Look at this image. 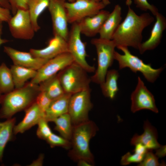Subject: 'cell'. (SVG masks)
<instances>
[{
	"label": "cell",
	"instance_id": "6da1fadb",
	"mask_svg": "<svg viewBox=\"0 0 166 166\" xmlns=\"http://www.w3.org/2000/svg\"><path fill=\"white\" fill-rule=\"evenodd\" d=\"M154 20L148 13L138 15L130 7L126 16L121 23L112 37L117 46L132 47L138 49L142 43L143 30Z\"/></svg>",
	"mask_w": 166,
	"mask_h": 166
},
{
	"label": "cell",
	"instance_id": "7a4b0ae2",
	"mask_svg": "<svg viewBox=\"0 0 166 166\" xmlns=\"http://www.w3.org/2000/svg\"><path fill=\"white\" fill-rule=\"evenodd\" d=\"M40 91L39 85L30 82L1 95L0 118H10L17 113L25 110L35 102Z\"/></svg>",
	"mask_w": 166,
	"mask_h": 166
},
{
	"label": "cell",
	"instance_id": "3957f363",
	"mask_svg": "<svg viewBox=\"0 0 166 166\" xmlns=\"http://www.w3.org/2000/svg\"><path fill=\"white\" fill-rule=\"evenodd\" d=\"M97 131L95 123L89 120L73 126L70 140L71 147L69 153L72 159L77 161L85 160L93 166L94 165V157L89 148V142Z\"/></svg>",
	"mask_w": 166,
	"mask_h": 166
},
{
	"label": "cell",
	"instance_id": "277c9868",
	"mask_svg": "<svg viewBox=\"0 0 166 166\" xmlns=\"http://www.w3.org/2000/svg\"><path fill=\"white\" fill-rule=\"evenodd\" d=\"M91 43L95 47L97 57V67L91 81L100 85L105 81L108 68L113 64L116 45L112 40L99 38L93 39Z\"/></svg>",
	"mask_w": 166,
	"mask_h": 166
},
{
	"label": "cell",
	"instance_id": "5b68a950",
	"mask_svg": "<svg viewBox=\"0 0 166 166\" xmlns=\"http://www.w3.org/2000/svg\"><path fill=\"white\" fill-rule=\"evenodd\" d=\"M87 73L74 62L60 71L57 76L65 93L72 94L90 88Z\"/></svg>",
	"mask_w": 166,
	"mask_h": 166
},
{
	"label": "cell",
	"instance_id": "8992f818",
	"mask_svg": "<svg viewBox=\"0 0 166 166\" xmlns=\"http://www.w3.org/2000/svg\"><path fill=\"white\" fill-rule=\"evenodd\" d=\"M117 47L124 53L122 54L116 51L114 52V59L118 62L120 69L128 67L135 73L140 72L147 81L151 83L156 80L162 71L163 68L155 69L150 64L144 63L138 57L132 54L128 47L118 46Z\"/></svg>",
	"mask_w": 166,
	"mask_h": 166
},
{
	"label": "cell",
	"instance_id": "52a82bcc",
	"mask_svg": "<svg viewBox=\"0 0 166 166\" xmlns=\"http://www.w3.org/2000/svg\"><path fill=\"white\" fill-rule=\"evenodd\" d=\"M90 88L71 95L68 113L73 126L89 121V113L93 107Z\"/></svg>",
	"mask_w": 166,
	"mask_h": 166
},
{
	"label": "cell",
	"instance_id": "ba28073f",
	"mask_svg": "<svg viewBox=\"0 0 166 166\" xmlns=\"http://www.w3.org/2000/svg\"><path fill=\"white\" fill-rule=\"evenodd\" d=\"M81 33L77 22L72 24L67 40L68 52L71 54L74 62L87 72H94L95 68L87 62L86 45L81 39Z\"/></svg>",
	"mask_w": 166,
	"mask_h": 166
},
{
	"label": "cell",
	"instance_id": "9c48e42d",
	"mask_svg": "<svg viewBox=\"0 0 166 166\" xmlns=\"http://www.w3.org/2000/svg\"><path fill=\"white\" fill-rule=\"evenodd\" d=\"M68 23L77 22L86 17L97 13L106 6L101 1L97 0H76L65 3Z\"/></svg>",
	"mask_w": 166,
	"mask_h": 166
},
{
	"label": "cell",
	"instance_id": "30bf717a",
	"mask_svg": "<svg viewBox=\"0 0 166 166\" xmlns=\"http://www.w3.org/2000/svg\"><path fill=\"white\" fill-rule=\"evenodd\" d=\"M12 36L17 39L29 40L36 32L27 10H18L7 22Z\"/></svg>",
	"mask_w": 166,
	"mask_h": 166
},
{
	"label": "cell",
	"instance_id": "8fae6325",
	"mask_svg": "<svg viewBox=\"0 0 166 166\" xmlns=\"http://www.w3.org/2000/svg\"><path fill=\"white\" fill-rule=\"evenodd\" d=\"M74 62L71 54L67 52L49 60L38 70L30 82L38 85L57 74L60 71Z\"/></svg>",
	"mask_w": 166,
	"mask_h": 166
},
{
	"label": "cell",
	"instance_id": "7c38bea8",
	"mask_svg": "<svg viewBox=\"0 0 166 166\" xmlns=\"http://www.w3.org/2000/svg\"><path fill=\"white\" fill-rule=\"evenodd\" d=\"M66 2V0H50L48 8L51 18L53 36H60L67 41L69 31Z\"/></svg>",
	"mask_w": 166,
	"mask_h": 166
},
{
	"label": "cell",
	"instance_id": "4fadbf2b",
	"mask_svg": "<svg viewBox=\"0 0 166 166\" xmlns=\"http://www.w3.org/2000/svg\"><path fill=\"white\" fill-rule=\"evenodd\" d=\"M131 110L132 113L144 109L156 113L158 112L153 95L139 77L136 87L131 95Z\"/></svg>",
	"mask_w": 166,
	"mask_h": 166
},
{
	"label": "cell",
	"instance_id": "5bb4252c",
	"mask_svg": "<svg viewBox=\"0 0 166 166\" xmlns=\"http://www.w3.org/2000/svg\"><path fill=\"white\" fill-rule=\"evenodd\" d=\"M4 51L14 65L37 71L49 60L34 57L30 52L20 51L8 46L4 47Z\"/></svg>",
	"mask_w": 166,
	"mask_h": 166
},
{
	"label": "cell",
	"instance_id": "9a60e30c",
	"mask_svg": "<svg viewBox=\"0 0 166 166\" xmlns=\"http://www.w3.org/2000/svg\"><path fill=\"white\" fill-rule=\"evenodd\" d=\"M29 52L34 57L49 60L68 52L67 41L60 36H53L45 47L40 49H31Z\"/></svg>",
	"mask_w": 166,
	"mask_h": 166
},
{
	"label": "cell",
	"instance_id": "2e32d148",
	"mask_svg": "<svg viewBox=\"0 0 166 166\" xmlns=\"http://www.w3.org/2000/svg\"><path fill=\"white\" fill-rule=\"evenodd\" d=\"M109 14V11L102 10L95 15L84 18L77 22L81 34L88 37H94L99 34Z\"/></svg>",
	"mask_w": 166,
	"mask_h": 166
},
{
	"label": "cell",
	"instance_id": "e0dca14e",
	"mask_svg": "<svg viewBox=\"0 0 166 166\" xmlns=\"http://www.w3.org/2000/svg\"><path fill=\"white\" fill-rule=\"evenodd\" d=\"M155 16L156 21L151 31L150 36L147 40L142 42L139 49L140 54L156 48L160 44L163 32L166 28L165 17L159 12Z\"/></svg>",
	"mask_w": 166,
	"mask_h": 166
},
{
	"label": "cell",
	"instance_id": "ac0fdd59",
	"mask_svg": "<svg viewBox=\"0 0 166 166\" xmlns=\"http://www.w3.org/2000/svg\"><path fill=\"white\" fill-rule=\"evenodd\" d=\"M45 116V113L34 102L25 110V115L22 121L14 126V134L24 133L37 124L40 120Z\"/></svg>",
	"mask_w": 166,
	"mask_h": 166
},
{
	"label": "cell",
	"instance_id": "d6986e66",
	"mask_svg": "<svg viewBox=\"0 0 166 166\" xmlns=\"http://www.w3.org/2000/svg\"><path fill=\"white\" fill-rule=\"evenodd\" d=\"M143 128L144 132L142 134H136L133 136L131 140V144L134 145L140 143L148 150L159 148L161 145L157 141V132L156 128L147 120L144 122Z\"/></svg>",
	"mask_w": 166,
	"mask_h": 166
},
{
	"label": "cell",
	"instance_id": "ffe728a7",
	"mask_svg": "<svg viewBox=\"0 0 166 166\" xmlns=\"http://www.w3.org/2000/svg\"><path fill=\"white\" fill-rule=\"evenodd\" d=\"M122 9L117 4L104 22L99 34L101 38L112 40L113 35L121 22Z\"/></svg>",
	"mask_w": 166,
	"mask_h": 166
},
{
	"label": "cell",
	"instance_id": "44dd1931",
	"mask_svg": "<svg viewBox=\"0 0 166 166\" xmlns=\"http://www.w3.org/2000/svg\"><path fill=\"white\" fill-rule=\"evenodd\" d=\"M72 94L65 93L52 100L45 113V118L48 122L64 114L68 113L69 100Z\"/></svg>",
	"mask_w": 166,
	"mask_h": 166
},
{
	"label": "cell",
	"instance_id": "7402d4cb",
	"mask_svg": "<svg viewBox=\"0 0 166 166\" xmlns=\"http://www.w3.org/2000/svg\"><path fill=\"white\" fill-rule=\"evenodd\" d=\"M119 75L118 71L113 69L108 70L104 81L100 84L102 93L106 97L113 99L119 89L117 81Z\"/></svg>",
	"mask_w": 166,
	"mask_h": 166
},
{
	"label": "cell",
	"instance_id": "603a6c76",
	"mask_svg": "<svg viewBox=\"0 0 166 166\" xmlns=\"http://www.w3.org/2000/svg\"><path fill=\"white\" fill-rule=\"evenodd\" d=\"M50 0H27V10L35 32L38 31L40 27L38 23L40 15L48 8Z\"/></svg>",
	"mask_w": 166,
	"mask_h": 166
},
{
	"label": "cell",
	"instance_id": "cb8c5ba5",
	"mask_svg": "<svg viewBox=\"0 0 166 166\" xmlns=\"http://www.w3.org/2000/svg\"><path fill=\"white\" fill-rule=\"evenodd\" d=\"M10 69L15 89L23 87L27 80L33 78L37 73V70L14 64Z\"/></svg>",
	"mask_w": 166,
	"mask_h": 166
},
{
	"label": "cell",
	"instance_id": "d4e9b609",
	"mask_svg": "<svg viewBox=\"0 0 166 166\" xmlns=\"http://www.w3.org/2000/svg\"><path fill=\"white\" fill-rule=\"evenodd\" d=\"M15 118H11L5 121L0 122V163L2 160L3 153L7 143L13 138Z\"/></svg>",
	"mask_w": 166,
	"mask_h": 166
},
{
	"label": "cell",
	"instance_id": "484cf974",
	"mask_svg": "<svg viewBox=\"0 0 166 166\" xmlns=\"http://www.w3.org/2000/svg\"><path fill=\"white\" fill-rule=\"evenodd\" d=\"M38 85L40 91L45 92L52 100L60 97L65 93L57 74Z\"/></svg>",
	"mask_w": 166,
	"mask_h": 166
},
{
	"label": "cell",
	"instance_id": "4316f807",
	"mask_svg": "<svg viewBox=\"0 0 166 166\" xmlns=\"http://www.w3.org/2000/svg\"><path fill=\"white\" fill-rule=\"evenodd\" d=\"M52 122L55 124L54 129L57 131L61 136L70 141L73 125L69 114L67 113L62 114L54 119Z\"/></svg>",
	"mask_w": 166,
	"mask_h": 166
},
{
	"label": "cell",
	"instance_id": "83f0119b",
	"mask_svg": "<svg viewBox=\"0 0 166 166\" xmlns=\"http://www.w3.org/2000/svg\"><path fill=\"white\" fill-rule=\"evenodd\" d=\"M13 79L10 70L4 63L0 65V93L5 94L14 89Z\"/></svg>",
	"mask_w": 166,
	"mask_h": 166
},
{
	"label": "cell",
	"instance_id": "f1b7e54d",
	"mask_svg": "<svg viewBox=\"0 0 166 166\" xmlns=\"http://www.w3.org/2000/svg\"><path fill=\"white\" fill-rule=\"evenodd\" d=\"M45 140L51 148L59 146L66 149H70L71 147L70 141L53 132Z\"/></svg>",
	"mask_w": 166,
	"mask_h": 166
},
{
	"label": "cell",
	"instance_id": "f546056e",
	"mask_svg": "<svg viewBox=\"0 0 166 166\" xmlns=\"http://www.w3.org/2000/svg\"><path fill=\"white\" fill-rule=\"evenodd\" d=\"M48 122L45 117L42 118L37 125L38 128L36 135L39 138L45 140L52 133Z\"/></svg>",
	"mask_w": 166,
	"mask_h": 166
},
{
	"label": "cell",
	"instance_id": "4dcf8cb0",
	"mask_svg": "<svg viewBox=\"0 0 166 166\" xmlns=\"http://www.w3.org/2000/svg\"><path fill=\"white\" fill-rule=\"evenodd\" d=\"M158 157L152 151V150H148L144 155L142 160L139 163V166H163L164 164H160L158 161Z\"/></svg>",
	"mask_w": 166,
	"mask_h": 166
},
{
	"label": "cell",
	"instance_id": "1f68e13d",
	"mask_svg": "<svg viewBox=\"0 0 166 166\" xmlns=\"http://www.w3.org/2000/svg\"><path fill=\"white\" fill-rule=\"evenodd\" d=\"M51 101L45 92L40 91L36 97L35 102L45 114Z\"/></svg>",
	"mask_w": 166,
	"mask_h": 166
},
{
	"label": "cell",
	"instance_id": "d6a6232c",
	"mask_svg": "<svg viewBox=\"0 0 166 166\" xmlns=\"http://www.w3.org/2000/svg\"><path fill=\"white\" fill-rule=\"evenodd\" d=\"M144 156L135 152L132 154L128 152L122 157L121 164L122 165H126L132 163H140L143 160Z\"/></svg>",
	"mask_w": 166,
	"mask_h": 166
},
{
	"label": "cell",
	"instance_id": "836d02e7",
	"mask_svg": "<svg viewBox=\"0 0 166 166\" xmlns=\"http://www.w3.org/2000/svg\"><path fill=\"white\" fill-rule=\"evenodd\" d=\"M134 2L137 8L144 11L149 10L154 16L159 12L157 8L150 4L147 0H134Z\"/></svg>",
	"mask_w": 166,
	"mask_h": 166
},
{
	"label": "cell",
	"instance_id": "e575fe53",
	"mask_svg": "<svg viewBox=\"0 0 166 166\" xmlns=\"http://www.w3.org/2000/svg\"><path fill=\"white\" fill-rule=\"evenodd\" d=\"M10 6V11L13 15L20 9L27 10V0H7Z\"/></svg>",
	"mask_w": 166,
	"mask_h": 166
},
{
	"label": "cell",
	"instance_id": "d590c367",
	"mask_svg": "<svg viewBox=\"0 0 166 166\" xmlns=\"http://www.w3.org/2000/svg\"><path fill=\"white\" fill-rule=\"evenodd\" d=\"M10 10L0 5V20L7 22L12 17Z\"/></svg>",
	"mask_w": 166,
	"mask_h": 166
},
{
	"label": "cell",
	"instance_id": "8d00e7d4",
	"mask_svg": "<svg viewBox=\"0 0 166 166\" xmlns=\"http://www.w3.org/2000/svg\"><path fill=\"white\" fill-rule=\"evenodd\" d=\"M134 145L135 148L133 151L135 153L144 155L148 150L143 145L140 143Z\"/></svg>",
	"mask_w": 166,
	"mask_h": 166
},
{
	"label": "cell",
	"instance_id": "74e56055",
	"mask_svg": "<svg viewBox=\"0 0 166 166\" xmlns=\"http://www.w3.org/2000/svg\"><path fill=\"white\" fill-rule=\"evenodd\" d=\"M166 145L161 146L156 149L155 155L158 157H163L165 156L166 154Z\"/></svg>",
	"mask_w": 166,
	"mask_h": 166
},
{
	"label": "cell",
	"instance_id": "f35d334b",
	"mask_svg": "<svg viewBox=\"0 0 166 166\" xmlns=\"http://www.w3.org/2000/svg\"><path fill=\"white\" fill-rule=\"evenodd\" d=\"M44 158V155L41 154L37 159L32 162L30 164V166H42L43 163Z\"/></svg>",
	"mask_w": 166,
	"mask_h": 166
},
{
	"label": "cell",
	"instance_id": "ab89813d",
	"mask_svg": "<svg viewBox=\"0 0 166 166\" xmlns=\"http://www.w3.org/2000/svg\"><path fill=\"white\" fill-rule=\"evenodd\" d=\"M77 165L79 166H92L91 163L88 161L83 159H81L77 161Z\"/></svg>",
	"mask_w": 166,
	"mask_h": 166
},
{
	"label": "cell",
	"instance_id": "60d3db41",
	"mask_svg": "<svg viewBox=\"0 0 166 166\" xmlns=\"http://www.w3.org/2000/svg\"><path fill=\"white\" fill-rule=\"evenodd\" d=\"M0 5L10 10V6L7 0H0Z\"/></svg>",
	"mask_w": 166,
	"mask_h": 166
},
{
	"label": "cell",
	"instance_id": "b9f144b4",
	"mask_svg": "<svg viewBox=\"0 0 166 166\" xmlns=\"http://www.w3.org/2000/svg\"><path fill=\"white\" fill-rule=\"evenodd\" d=\"M9 42V40H8L2 38L1 37V35H0V46Z\"/></svg>",
	"mask_w": 166,
	"mask_h": 166
},
{
	"label": "cell",
	"instance_id": "7bdbcfd3",
	"mask_svg": "<svg viewBox=\"0 0 166 166\" xmlns=\"http://www.w3.org/2000/svg\"><path fill=\"white\" fill-rule=\"evenodd\" d=\"M101 1L106 6L110 4L109 0H101Z\"/></svg>",
	"mask_w": 166,
	"mask_h": 166
},
{
	"label": "cell",
	"instance_id": "ee69618b",
	"mask_svg": "<svg viewBox=\"0 0 166 166\" xmlns=\"http://www.w3.org/2000/svg\"><path fill=\"white\" fill-rule=\"evenodd\" d=\"M3 22L0 20V35H1L2 31V23Z\"/></svg>",
	"mask_w": 166,
	"mask_h": 166
},
{
	"label": "cell",
	"instance_id": "f6af8a7d",
	"mask_svg": "<svg viewBox=\"0 0 166 166\" xmlns=\"http://www.w3.org/2000/svg\"><path fill=\"white\" fill-rule=\"evenodd\" d=\"M126 4L128 6H130L132 3V0H126Z\"/></svg>",
	"mask_w": 166,
	"mask_h": 166
},
{
	"label": "cell",
	"instance_id": "bcb514c9",
	"mask_svg": "<svg viewBox=\"0 0 166 166\" xmlns=\"http://www.w3.org/2000/svg\"><path fill=\"white\" fill-rule=\"evenodd\" d=\"M68 2H73L75 1H76V0H67Z\"/></svg>",
	"mask_w": 166,
	"mask_h": 166
},
{
	"label": "cell",
	"instance_id": "7dc6e473",
	"mask_svg": "<svg viewBox=\"0 0 166 166\" xmlns=\"http://www.w3.org/2000/svg\"><path fill=\"white\" fill-rule=\"evenodd\" d=\"M1 95L0 93V101H1Z\"/></svg>",
	"mask_w": 166,
	"mask_h": 166
},
{
	"label": "cell",
	"instance_id": "c3c4849f",
	"mask_svg": "<svg viewBox=\"0 0 166 166\" xmlns=\"http://www.w3.org/2000/svg\"><path fill=\"white\" fill-rule=\"evenodd\" d=\"M97 1H101V0H97Z\"/></svg>",
	"mask_w": 166,
	"mask_h": 166
}]
</instances>
